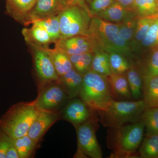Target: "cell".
I'll list each match as a JSON object with an SVG mask.
<instances>
[{"mask_svg": "<svg viewBox=\"0 0 158 158\" xmlns=\"http://www.w3.org/2000/svg\"><path fill=\"white\" fill-rule=\"evenodd\" d=\"M94 113L81 99L77 97L69 100L59 114L64 120L75 126L95 118Z\"/></svg>", "mask_w": 158, "mask_h": 158, "instance_id": "10", "label": "cell"}, {"mask_svg": "<svg viewBox=\"0 0 158 158\" xmlns=\"http://www.w3.org/2000/svg\"><path fill=\"white\" fill-rule=\"evenodd\" d=\"M141 158H158V135L146 136L139 150Z\"/></svg>", "mask_w": 158, "mask_h": 158, "instance_id": "28", "label": "cell"}, {"mask_svg": "<svg viewBox=\"0 0 158 158\" xmlns=\"http://www.w3.org/2000/svg\"><path fill=\"white\" fill-rule=\"evenodd\" d=\"M145 127L140 119L119 127L110 128L108 147L113 150L111 158H135L143 141Z\"/></svg>", "mask_w": 158, "mask_h": 158, "instance_id": "1", "label": "cell"}, {"mask_svg": "<svg viewBox=\"0 0 158 158\" xmlns=\"http://www.w3.org/2000/svg\"><path fill=\"white\" fill-rule=\"evenodd\" d=\"M91 70L106 77L111 74L109 54L104 51L95 52L92 59Z\"/></svg>", "mask_w": 158, "mask_h": 158, "instance_id": "24", "label": "cell"}, {"mask_svg": "<svg viewBox=\"0 0 158 158\" xmlns=\"http://www.w3.org/2000/svg\"><path fill=\"white\" fill-rule=\"evenodd\" d=\"M80 5L84 7H86L85 4V0H70L68 5Z\"/></svg>", "mask_w": 158, "mask_h": 158, "instance_id": "38", "label": "cell"}, {"mask_svg": "<svg viewBox=\"0 0 158 158\" xmlns=\"http://www.w3.org/2000/svg\"><path fill=\"white\" fill-rule=\"evenodd\" d=\"M64 2L65 3V5L66 6H68L69 4V2H70V0H63Z\"/></svg>", "mask_w": 158, "mask_h": 158, "instance_id": "39", "label": "cell"}, {"mask_svg": "<svg viewBox=\"0 0 158 158\" xmlns=\"http://www.w3.org/2000/svg\"><path fill=\"white\" fill-rule=\"evenodd\" d=\"M60 118L59 113L40 110L30 127L27 135L39 143L47 131Z\"/></svg>", "mask_w": 158, "mask_h": 158, "instance_id": "12", "label": "cell"}, {"mask_svg": "<svg viewBox=\"0 0 158 158\" xmlns=\"http://www.w3.org/2000/svg\"><path fill=\"white\" fill-rule=\"evenodd\" d=\"M40 110L35 101L13 105L0 118V129L12 139L26 135Z\"/></svg>", "mask_w": 158, "mask_h": 158, "instance_id": "3", "label": "cell"}, {"mask_svg": "<svg viewBox=\"0 0 158 158\" xmlns=\"http://www.w3.org/2000/svg\"><path fill=\"white\" fill-rule=\"evenodd\" d=\"M87 35L93 41L96 51H104L108 53L116 52L123 55L130 53V44L120 37L117 23L93 15Z\"/></svg>", "mask_w": 158, "mask_h": 158, "instance_id": "2", "label": "cell"}, {"mask_svg": "<svg viewBox=\"0 0 158 158\" xmlns=\"http://www.w3.org/2000/svg\"><path fill=\"white\" fill-rule=\"evenodd\" d=\"M146 108L143 99L113 100L105 109L97 113L102 124L110 128L138 121Z\"/></svg>", "mask_w": 158, "mask_h": 158, "instance_id": "4", "label": "cell"}, {"mask_svg": "<svg viewBox=\"0 0 158 158\" xmlns=\"http://www.w3.org/2000/svg\"><path fill=\"white\" fill-rule=\"evenodd\" d=\"M31 28L23 29L22 34L25 40L31 48L47 49L52 43L50 35L41 26L32 24Z\"/></svg>", "mask_w": 158, "mask_h": 158, "instance_id": "14", "label": "cell"}, {"mask_svg": "<svg viewBox=\"0 0 158 158\" xmlns=\"http://www.w3.org/2000/svg\"><path fill=\"white\" fill-rule=\"evenodd\" d=\"M138 18L135 14H134L121 22L117 23L118 34L122 39L128 43L132 41L134 38Z\"/></svg>", "mask_w": 158, "mask_h": 158, "instance_id": "29", "label": "cell"}, {"mask_svg": "<svg viewBox=\"0 0 158 158\" xmlns=\"http://www.w3.org/2000/svg\"><path fill=\"white\" fill-rule=\"evenodd\" d=\"M6 13L18 22L25 25L29 12L37 0H5Z\"/></svg>", "mask_w": 158, "mask_h": 158, "instance_id": "15", "label": "cell"}, {"mask_svg": "<svg viewBox=\"0 0 158 158\" xmlns=\"http://www.w3.org/2000/svg\"><path fill=\"white\" fill-rule=\"evenodd\" d=\"M79 98L94 112L103 110L113 98L107 77L92 70L83 75Z\"/></svg>", "mask_w": 158, "mask_h": 158, "instance_id": "5", "label": "cell"}, {"mask_svg": "<svg viewBox=\"0 0 158 158\" xmlns=\"http://www.w3.org/2000/svg\"><path fill=\"white\" fill-rule=\"evenodd\" d=\"M31 48L33 52L34 69L39 82V87L52 82H59V77L48 50V49Z\"/></svg>", "mask_w": 158, "mask_h": 158, "instance_id": "9", "label": "cell"}, {"mask_svg": "<svg viewBox=\"0 0 158 158\" xmlns=\"http://www.w3.org/2000/svg\"><path fill=\"white\" fill-rule=\"evenodd\" d=\"M141 44L145 48H153L158 45V18L154 19Z\"/></svg>", "mask_w": 158, "mask_h": 158, "instance_id": "32", "label": "cell"}, {"mask_svg": "<svg viewBox=\"0 0 158 158\" xmlns=\"http://www.w3.org/2000/svg\"><path fill=\"white\" fill-rule=\"evenodd\" d=\"M94 54V53L89 52L69 56L73 69L83 76L91 70Z\"/></svg>", "mask_w": 158, "mask_h": 158, "instance_id": "27", "label": "cell"}, {"mask_svg": "<svg viewBox=\"0 0 158 158\" xmlns=\"http://www.w3.org/2000/svg\"><path fill=\"white\" fill-rule=\"evenodd\" d=\"M83 76L73 69L59 77V83L71 99L78 97L83 85Z\"/></svg>", "mask_w": 158, "mask_h": 158, "instance_id": "17", "label": "cell"}, {"mask_svg": "<svg viewBox=\"0 0 158 158\" xmlns=\"http://www.w3.org/2000/svg\"><path fill=\"white\" fill-rule=\"evenodd\" d=\"M140 119L144 123L146 136L158 135V106L146 108Z\"/></svg>", "mask_w": 158, "mask_h": 158, "instance_id": "26", "label": "cell"}, {"mask_svg": "<svg viewBox=\"0 0 158 158\" xmlns=\"http://www.w3.org/2000/svg\"><path fill=\"white\" fill-rule=\"evenodd\" d=\"M69 100L59 81L39 87L38 96L34 101L41 110L59 113Z\"/></svg>", "mask_w": 158, "mask_h": 158, "instance_id": "8", "label": "cell"}, {"mask_svg": "<svg viewBox=\"0 0 158 158\" xmlns=\"http://www.w3.org/2000/svg\"><path fill=\"white\" fill-rule=\"evenodd\" d=\"M115 2V0H85V5L91 16L107 9Z\"/></svg>", "mask_w": 158, "mask_h": 158, "instance_id": "33", "label": "cell"}, {"mask_svg": "<svg viewBox=\"0 0 158 158\" xmlns=\"http://www.w3.org/2000/svg\"><path fill=\"white\" fill-rule=\"evenodd\" d=\"M65 6L63 0H37L29 12L25 26L40 20L58 15Z\"/></svg>", "mask_w": 158, "mask_h": 158, "instance_id": "11", "label": "cell"}, {"mask_svg": "<svg viewBox=\"0 0 158 158\" xmlns=\"http://www.w3.org/2000/svg\"><path fill=\"white\" fill-rule=\"evenodd\" d=\"M156 18L141 17L138 18L135 31L132 40L133 45H137L142 41L147 34L148 29Z\"/></svg>", "mask_w": 158, "mask_h": 158, "instance_id": "31", "label": "cell"}, {"mask_svg": "<svg viewBox=\"0 0 158 158\" xmlns=\"http://www.w3.org/2000/svg\"><path fill=\"white\" fill-rule=\"evenodd\" d=\"M132 9L139 17L158 18V0H135Z\"/></svg>", "mask_w": 158, "mask_h": 158, "instance_id": "21", "label": "cell"}, {"mask_svg": "<svg viewBox=\"0 0 158 158\" xmlns=\"http://www.w3.org/2000/svg\"><path fill=\"white\" fill-rule=\"evenodd\" d=\"M115 1L124 8L133 11V4L135 0H115Z\"/></svg>", "mask_w": 158, "mask_h": 158, "instance_id": "37", "label": "cell"}, {"mask_svg": "<svg viewBox=\"0 0 158 158\" xmlns=\"http://www.w3.org/2000/svg\"><path fill=\"white\" fill-rule=\"evenodd\" d=\"M142 94L146 108L158 106V75L143 79Z\"/></svg>", "mask_w": 158, "mask_h": 158, "instance_id": "19", "label": "cell"}, {"mask_svg": "<svg viewBox=\"0 0 158 158\" xmlns=\"http://www.w3.org/2000/svg\"><path fill=\"white\" fill-rule=\"evenodd\" d=\"M134 14L135 13L132 10L126 9L115 2L107 9L94 15L107 21L118 23Z\"/></svg>", "mask_w": 158, "mask_h": 158, "instance_id": "18", "label": "cell"}, {"mask_svg": "<svg viewBox=\"0 0 158 158\" xmlns=\"http://www.w3.org/2000/svg\"><path fill=\"white\" fill-rule=\"evenodd\" d=\"M48 52L53 63L58 76H62L73 69L69 56L61 49L55 46L48 49Z\"/></svg>", "mask_w": 158, "mask_h": 158, "instance_id": "20", "label": "cell"}, {"mask_svg": "<svg viewBox=\"0 0 158 158\" xmlns=\"http://www.w3.org/2000/svg\"><path fill=\"white\" fill-rule=\"evenodd\" d=\"M41 26L45 29L53 43L56 44L61 39L60 22L59 15H54L32 23Z\"/></svg>", "mask_w": 158, "mask_h": 158, "instance_id": "23", "label": "cell"}, {"mask_svg": "<svg viewBox=\"0 0 158 158\" xmlns=\"http://www.w3.org/2000/svg\"><path fill=\"white\" fill-rule=\"evenodd\" d=\"M12 144V138L0 129V158H6V152Z\"/></svg>", "mask_w": 158, "mask_h": 158, "instance_id": "35", "label": "cell"}, {"mask_svg": "<svg viewBox=\"0 0 158 158\" xmlns=\"http://www.w3.org/2000/svg\"><path fill=\"white\" fill-rule=\"evenodd\" d=\"M96 118L74 126L76 131L77 150L74 157L102 158V152L97 139Z\"/></svg>", "mask_w": 158, "mask_h": 158, "instance_id": "7", "label": "cell"}, {"mask_svg": "<svg viewBox=\"0 0 158 158\" xmlns=\"http://www.w3.org/2000/svg\"><path fill=\"white\" fill-rule=\"evenodd\" d=\"M152 48V52L148 62L143 79L158 75V45Z\"/></svg>", "mask_w": 158, "mask_h": 158, "instance_id": "34", "label": "cell"}, {"mask_svg": "<svg viewBox=\"0 0 158 158\" xmlns=\"http://www.w3.org/2000/svg\"><path fill=\"white\" fill-rule=\"evenodd\" d=\"M59 15L61 39L88 34L91 15L87 7L80 5L65 6Z\"/></svg>", "mask_w": 158, "mask_h": 158, "instance_id": "6", "label": "cell"}, {"mask_svg": "<svg viewBox=\"0 0 158 158\" xmlns=\"http://www.w3.org/2000/svg\"><path fill=\"white\" fill-rule=\"evenodd\" d=\"M126 74L133 99H141L143 97V85L141 75L137 69L131 65Z\"/></svg>", "mask_w": 158, "mask_h": 158, "instance_id": "22", "label": "cell"}, {"mask_svg": "<svg viewBox=\"0 0 158 158\" xmlns=\"http://www.w3.org/2000/svg\"><path fill=\"white\" fill-rule=\"evenodd\" d=\"M113 98L116 100L133 99L126 74H111L107 77Z\"/></svg>", "mask_w": 158, "mask_h": 158, "instance_id": "16", "label": "cell"}, {"mask_svg": "<svg viewBox=\"0 0 158 158\" xmlns=\"http://www.w3.org/2000/svg\"><path fill=\"white\" fill-rule=\"evenodd\" d=\"M109 60L111 74H123L126 73L131 65L123 55L116 52L109 53Z\"/></svg>", "mask_w": 158, "mask_h": 158, "instance_id": "30", "label": "cell"}, {"mask_svg": "<svg viewBox=\"0 0 158 158\" xmlns=\"http://www.w3.org/2000/svg\"><path fill=\"white\" fill-rule=\"evenodd\" d=\"M55 44V46L61 49L69 56L89 52L94 53L96 51L93 41L87 35L60 40Z\"/></svg>", "mask_w": 158, "mask_h": 158, "instance_id": "13", "label": "cell"}, {"mask_svg": "<svg viewBox=\"0 0 158 158\" xmlns=\"http://www.w3.org/2000/svg\"><path fill=\"white\" fill-rule=\"evenodd\" d=\"M12 142L17 150L19 158H28L31 157L34 153L38 144L27 135L12 139Z\"/></svg>", "mask_w": 158, "mask_h": 158, "instance_id": "25", "label": "cell"}, {"mask_svg": "<svg viewBox=\"0 0 158 158\" xmlns=\"http://www.w3.org/2000/svg\"><path fill=\"white\" fill-rule=\"evenodd\" d=\"M6 158H19L17 150L13 144L7 150Z\"/></svg>", "mask_w": 158, "mask_h": 158, "instance_id": "36", "label": "cell"}]
</instances>
